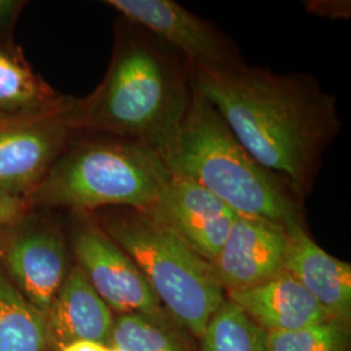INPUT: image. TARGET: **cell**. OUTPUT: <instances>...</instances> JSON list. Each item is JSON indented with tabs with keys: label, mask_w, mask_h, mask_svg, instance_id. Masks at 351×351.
Listing matches in <instances>:
<instances>
[{
	"label": "cell",
	"mask_w": 351,
	"mask_h": 351,
	"mask_svg": "<svg viewBox=\"0 0 351 351\" xmlns=\"http://www.w3.org/2000/svg\"><path fill=\"white\" fill-rule=\"evenodd\" d=\"M32 211L26 198L0 194V232L24 219Z\"/></svg>",
	"instance_id": "20"
},
{
	"label": "cell",
	"mask_w": 351,
	"mask_h": 351,
	"mask_svg": "<svg viewBox=\"0 0 351 351\" xmlns=\"http://www.w3.org/2000/svg\"><path fill=\"white\" fill-rule=\"evenodd\" d=\"M268 351H350V326L324 320L293 332L267 333Z\"/></svg>",
	"instance_id": "19"
},
{
	"label": "cell",
	"mask_w": 351,
	"mask_h": 351,
	"mask_svg": "<svg viewBox=\"0 0 351 351\" xmlns=\"http://www.w3.org/2000/svg\"><path fill=\"white\" fill-rule=\"evenodd\" d=\"M0 351H47L46 315L16 289L1 267Z\"/></svg>",
	"instance_id": "17"
},
{
	"label": "cell",
	"mask_w": 351,
	"mask_h": 351,
	"mask_svg": "<svg viewBox=\"0 0 351 351\" xmlns=\"http://www.w3.org/2000/svg\"><path fill=\"white\" fill-rule=\"evenodd\" d=\"M143 213L168 226L210 263L239 216L208 190L173 176L159 198Z\"/></svg>",
	"instance_id": "9"
},
{
	"label": "cell",
	"mask_w": 351,
	"mask_h": 351,
	"mask_svg": "<svg viewBox=\"0 0 351 351\" xmlns=\"http://www.w3.org/2000/svg\"><path fill=\"white\" fill-rule=\"evenodd\" d=\"M108 346L91 341H77L63 346L59 351H107Z\"/></svg>",
	"instance_id": "22"
},
{
	"label": "cell",
	"mask_w": 351,
	"mask_h": 351,
	"mask_svg": "<svg viewBox=\"0 0 351 351\" xmlns=\"http://www.w3.org/2000/svg\"><path fill=\"white\" fill-rule=\"evenodd\" d=\"M98 221L137 264L164 310L194 339H201L226 298L210 262L143 211L123 208Z\"/></svg>",
	"instance_id": "5"
},
{
	"label": "cell",
	"mask_w": 351,
	"mask_h": 351,
	"mask_svg": "<svg viewBox=\"0 0 351 351\" xmlns=\"http://www.w3.org/2000/svg\"><path fill=\"white\" fill-rule=\"evenodd\" d=\"M160 156L171 175L198 184L239 216L284 226L302 221L300 206L285 180L245 150L220 113L193 86L182 125Z\"/></svg>",
	"instance_id": "3"
},
{
	"label": "cell",
	"mask_w": 351,
	"mask_h": 351,
	"mask_svg": "<svg viewBox=\"0 0 351 351\" xmlns=\"http://www.w3.org/2000/svg\"><path fill=\"white\" fill-rule=\"evenodd\" d=\"M77 99L43 112L0 114V194L26 198L47 175L75 132Z\"/></svg>",
	"instance_id": "6"
},
{
	"label": "cell",
	"mask_w": 351,
	"mask_h": 351,
	"mask_svg": "<svg viewBox=\"0 0 351 351\" xmlns=\"http://www.w3.org/2000/svg\"><path fill=\"white\" fill-rule=\"evenodd\" d=\"M69 249L75 263L113 314H160L165 310L137 264L90 213H75Z\"/></svg>",
	"instance_id": "8"
},
{
	"label": "cell",
	"mask_w": 351,
	"mask_h": 351,
	"mask_svg": "<svg viewBox=\"0 0 351 351\" xmlns=\"http://www.w3.org/2000/svg\"><path fill=\"white\" fill-rule=\"evenodd\" d=\"M191 85L165 55L130 39L113 55L95 91L77 99L75 130H94L143 143L160 155L188 112Z\"/></svg>",
	"instance_id": "2"
},
{
	"label": "cell",
	"mask_w": 351,
	"mask_h": 351,
	"mask_svg": "<svg viewBox=\"0 0 351 351\" xmlns=\"http://www.w3.org/2000/svg\"><path fill=\"white\" fill-rule=\"evenodd\" d=\"M114 314L73 264L46 314L47 351L77 341L110 346Z\"/></svg>",
	"instance_id": "13"
},
{
	"label": "cell",
	"mask_w": 351,
	"mask_h": 351,
	"mask_svg": "<svg viewBox=\"0 0 351 351\" xmlns=\"http://www.w3.org/2000/svg\"><path fill=\"white\" fill-rule=\"evenodd\" d=\"M191 337L167 311L114 315L110 348L123 351H198Z\"/></svg>",
	"instance_id": "16"
},
{
	"label": "cell",
	"mask_w": 351,
	"mask_h": 351,
	"mask_svg": "<svg viewBox=\"0 0 351 351\" xmlns=\"http://www.w3.org/2000/svg\"><path fill=\"white\" fill-rule=\"evenodd\" d=\"M106 4L181 51L194 69L219 71L237 66L230 49L213 26L176 1L108 0Z\"/></svg>",
	"instance_id": "11"
},
{
	"label": "cell",
	"mask_w": 351,
	"mask_h": 351,
	"mask_svg": "<svg viewBox=\"0 0 351 351\" xmlns=\"http://www.w3.org/2000/svg\"><path fill=\"white\" fill-rule=\"evenodd\" d=\"M285 226L262 217L239 216L211 262L224 293L258 287L285 272Z\"/></svg>",
	"instance_id": "10"
},
{
	"label": "cell",
	"mask_w": 351,
	"mask_h": 351,
	"mask_svg": "<svg viewBox=\"0 0 351 351\" xmlns=\"http://www.w3.org/2000/svg\"><path fill=\"white\" fill-rule=\"evenodd\" d=\"M226 297L265 333L293 332L329 319L314 297L288 272L254 288L229 291Z\"/></svg>",
	"instance_id": "14"
},
{
	"label": "cell",
	"mask_w": 351,
	"mask_h": 351,
	"mask_svg": "<svg viewBox=\"0 0 351 351\" xmlns=\"http://www.w3.org/2000/svg\"><path fill=\"white\" fill-rule=\"evenodd\" d=\"M24 4V1L19 0H0V33L12 27Z\"/></svg>",
	"instance_id": "21"
},
{
	"label": "cell",
	"mask_w": 351,
	"mask_h": 351,
	"mask_svg": "<svg viewBox=\"0 0 351 351\" xmlns=\"http://www.w3.org/2000/svg\"><path fill=\"white\" fill-rule=\"evenodd\" d=\"M32 213L0 232V267L26 300L46 315L73 264L62 229Z\"/></svg>",
	"instance_id": "7"
},
{
	"label": "cell",
	"mask_w": 351,
	"mask_h": 351,
	"mask_svg": "<svg viewBox=\"0 0 351 351\" xmlns=\"http://www.w3.org/2000/svg\"><path fill=\"white\" fill-rule=\"evenodd\" d=\"M107 351H123V350H120V349H116V348H110V346H108V350Z\"/></svg>",
	"instance_id": "23"
},
{
	"label": "cell",
	"mask_w": 351,
	"mask_h": 351,
	"mask_svg": "<svg viewBox=\"0 0 351 351\" xmlns=\"http://www.w3.org/2000/svg\"><path fill=\"white\" fill-rule=\"evenodd\" d=\"M198 351H268L267 333L226 297L204 328Z\"/></svg>",
	"instance_id": "18"
},
{
	"label": "cell",
	"mask_w": 351,
	"mask_h": 351,
	"mask_svg": "<svg viewBox=\"0 0 351 351\" xmlns=\"http://www.w3.org/2000/svg\"><path fill=\"white\" fill-rule=\"evenodd\" d=\"M287 230L285 272L301 282L330 320L351 322V267L323 250L302 221H290Z\"/></svg>",
	"instance_id": "12"
},
{
	"label": "cell",
	"mask_w": 351,
	"mask_h": 351,
	"mask_svg": "<svg viewBox=\"0 0 351 351\" xmlns=\"http://www.w3.org/2000/svg\"><path fill=\"white\" fill-rule=\"evenodd\" d=\"M25 63L21 55L0 47V114L49 111L66 101Z\"/></svg>",
	"instance_id": "15"
},
{
	"label": "cell",
	"mask_w": 351,
	"mask_h": 351,
	"mask_svg": "<svg viewBox=\"0 0 351 351\" xmlns=\"http://www.w3.org/2000/svg\"><path fill=\"white\" fill-rule=\"evenodd\" d=\"M159 152L132 139H88L64 150L26 201L34 208L90 213L103 207L146 211L171 180Z\"/></svg>",
	"instance_id": "4"
},
{
	"label": "cell",
	"mask_w": 351,
	"mask_h": 351,
	"mask_svg": "<svg viewBox=\"0 0 351 351\" xmlns=\"http://www.w3.org/2000/svg\"><path fill=\"white\" fill-rule=\"evenodd\" d=\"M191 86L210 101L251 156L304 198L339 129L337 103L314 81L256 68L194 69Z\"/></svg>",
	"instance_id": "1"
}]
</instances>
